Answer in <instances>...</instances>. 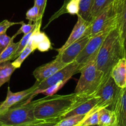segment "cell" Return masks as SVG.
<instances>
[{"mask_svg": "<svg viewBox=\"0 0 126 126\" xmlns=\"http://www.w3.org/2000/svg\"><path fill=\"white\" fill-rule=\"evenodd\" d=\"M94 2V0H80L79 2V11L77 17L91 22V16Z\"/></svg>", "mask_w": 126, "mask_h": 126, "instance_id": "obj_17", "label": "cell"}, {"mask_svg": "<svg viewBox=\"0 0 126 126\" xmlns=\"http://www.w3.org/2000/svg\"><path fill=\"white\" fill-rule=\"evenodd\" d=\"M51 49H53L51 42L50 40L49 39L48 37L43 40L37 46V49H38L41 52L48 51Z\"/></svg>", "mask_w": 126, "mask_h": 126, "instance_id": "obj_32", "label": "cell"}, {"mask_svg": "<svg viewBox=\"0 0 126 126\" xmlns=\"http://www.w3.org/2000/svg\"><path fill=\"white\" fill-rule=\"evenodd\" d=\"M123 46H124V49L125 58H126V35L123 39Z\"/></svg>", "mask_w": 126, "mask_h": 126, "instance_id": "obj_35", "label": "cell"}, {"mask_svg": "<svg viewBox=\"0 0 126 126\" xmlns=\"http://www.w3.org/2000/svg\"><path fill=\"white\" fill-rule=\"evenodd\" d=\"M99 126H116L115 112L108 108H103L99 111Z\"/></svg>", "mask_w": 126, "mask_h": 126, "instance_id": "obj_16", "label": "cell"}, {"mask_svg": "<svg viewBox=\"0 0 126 126\" xmlns=\"http://www.w3.org/2000/svg\"><path fill=\"white\" fill-rule=\"evenodd\" d=\"M16 69V68L10 61L0 64V88L4 83L9 82Z\"/></svg>", "mask_w": 126, "mask_h": 126, "instance_id": "obj_18", "label": "cell"}, {"mask_svg": "<svg viewBox=\"0 0 126 126\" xmlns=\"http://www.w3.org/2000/svg\"><path fill=\"white\" fill-rule=\"evenodd\" d=\"M18 47L17 43H14V40L11 42L8 47L0 54V64L11 60L13 54Z\"/></svg>", "mask_w": 126, "mask_h": 126, "instance_id": "obj_22", "label": "cell"}, {"mask_svg": "<svg viewBox=\"0 0 126 126\" xmlns=\"http://www.w3.org/2000/svg\"><path fill=\"white\" fill-rule=\"evenodd\" d=\"M46 4H47V0H34V5L38 7L39 9L40 14L42 17H43V16Z\"/></svg>", "mask_w": 126, "mask_h": 126, "instance_id": "obj_34", "label": "cell"}, {"mask_svg": "<svg viewBox=\"0 0 126 126\" xmlns=\"http://www.w3.org/2000/svg\"><path fill=\"white\" fill-rule=\"evenodd\" d=\"M66 82H67L66 81L61 82H59V83H56V84L55 85H53L52 86H50V87L46 88V89H44L43 90H41L40 91V92H38V93H37V94H39V93H43V94H46L47 96L53 95V94H55L59 90H60L63 86L64 85V84Z\"/></svg>", "mask_w": 126, "mask_h": 126, "instance_id": "obj_28", "label": "cell"}, {"mask_svg": "<svg viewBox=\"0 0 126 126\" xmlns=\"http://www.w3.org/2000/svg\"><path fill=\"white\" fill-rule=\"evenodd\" d=\"M35 49H37L35 47L33 46V45L32 44L31 41L29 40L27 45L26 47H25V48L22 51L19 56L17 57V58L14 59V61L12 63L13 66H14L16 69L20 68V67L21 66L23 62L25 60V59H26L32 52L34 51Z\"/></svg>", "mask_w": 126, "mask_h": 126, "instance_id": "obj_19", "label": "cell"}, {"mask_svg": "<svg viewBox=\"0 0 126 126\" xmlns=\"http://www.w3.org/2000/svg\"><path fill=\"white\" fill-rule=\"evenodd\" d=\"M113 111L116 117V126H126V88L120 91Z\"/></svg>", "mask_w": 126, "mask_h": 126, "instance_id": "obj_14", "label": "cell"}, {"mask_svg": "<svg viewBox=\"0 0 126 126\" xmlns=\"http://www.w3.org/2000/svg\"><path fill=\"white\" fill-rule=\"evenodd\" d=\"M85 98L74 92L69 94H53L37 100L35 117L38 121L61 120Z\"/></svg>", "mask_w": 126, "mask_h": 126, "instance_id": "obj_1", "label": "cell"}, {"mask_svg": "<svg viewBox=\"0 0 126 126\" xmlns=\"http://www.w3.org/2000/svg\"><path fill=\"white\" fill-rule=\"evenodd\" d=\"M100 99L94 96L85 98L83 101L76 105L74 108L67 112L63 118L76 115H87L93 110L98 111L99 110L96 108V106L98 105Z\"/></svg>", "mask_w": 126, "mask_h": 126, "instance_id": "obj_13", "label": "cell"}, {"mask_svg": "<svg viewBox=\"0 0 126 126\" xmlns=\"http://www.w3.org/2000/svg\"><path fill=\"white\" fill-rule=\"evenodd\" d=\"M100 111V110H99ZM99 111H92L87 115L85 119L79 126H88L98 125Z\"/></svg>", "mask_w": 126, "mask_h": 126, "instance_id": "obj_24", "label": "cell"}, {"mask_svg": "<svg viewBox=\"0 0 126 126\" xmlns=\"http://www.w3.org/2000/svg\"><path fill=\"white\" fill-rule=\"evenodd\" d=\"M124 0H115L91 22L90 37L118 25L119 17Z\"/></svg>", "mask_w": 126, "mask_h": 126, "instance_id": "obj_5", "label": "cell"}, {"mask_svg": "<svg viewBox=\"0 0 126 126\" xmlns=\"http://www.w3.org/2000/svg\"><path fill=\"white\" fill-rule=\"evenodd\" d=\"M36 25H37V22L34 23V24H32L30 23L29 24H25V23H23L22 24L21 27L19 29V30L16 33V35H17L19 34H21V33H24V35H26L27 33H29V32H30L31 31L33 30V29L35 28Z\"/></svg>", "mask_w": 126, "mask_h": 126, "instance_id": "obj_30", "label": "cell"}, {"mask_svg": "<svg viewBox=\"0 0 126 126\" xmlns=\"http://www.w3.org/2000/svg\"><path fill=\"white\" fill-rule=\"evenodd\" d=\"M78 72H80L79 66L75 61L66 65L64 67L58 71L47 80L39 83L37 90L33 93V96H36L38 92L46 89L50 86L61 82H67L72 76Z\"/></svg>", "mask_w": 126, "mask_h": 126, "instance_id": "obj_8", "label": "cell"}, {"mask_svg": "<svg viewBox=\"0 0 126 126\" xmlns=\"http://www.w3.org/2000/svg\"><path fill=\"white\" fill-rule=\"evenodd\" d=\"M34 29H33L32 31L30 32H29V33H27V34L24 35L23 36L22 38V39L18 42V47L17 48L14 54H13V57H12L11 60H14V59H16V58H17V57L19 56L22 51L23 49L25 48V47L27 45L28 43H29V40H30V37H31L33 33Z\"/></svg>", "mask_w": 126, "mask_h": 126, "instance_id": "obj_25", "label": "cell"}, {"mask_svg": "<svg viewBox=\"0 0 126 126\" xmlns=\"http://www.w3.org/2000/svg\"><path fill=\"white\" fill-rule=\"evenodd\" d=\"M91 32V22L83 20L82 18L78 17V19L76 25L74 27L71 33L67 38V41L60 48L56 49L58 53H60L67 47L71 45L75 42L78 40L82 37L85 36H90Z\"/></svg>", "mask_w": 126, "mask_h": 126, "instance_id": "obj_11", "label": "cell"}, {"mask_svg": "<svg viewBox=\"0 0 126 126\" xmlns=\"http://www.w3.org/2000/svg\"><path fill=\"white\" fill-rule=\"evenodd\" d=\"M66 13L71 15H77L79 11V2L74 0H66L63 6Z\"/></svg>", "mask_w": 126, "mask_h": 126, "instance_id": "obj_26", "label": "cell"}, {"mask_svg": "<svg viewBox=\"0 0 126 126\" xmlns=\"http://www.w3.org/2000/svg\"><path fill=\"white\" fill-rule=\"evenodd\" d=\"M111 77L121 88H126V58L120 59L112 68Z\"/></svg>", "mask_w": 126, "mask_h": 126, "instance_id": "obj_15", "label": "cell"}, {"mask_svg": "<svg viewBox=\"0 0 126 126\" xmlns=\"http://www.w3.org/2000/svg\"><path fill=\"white\" fill-rule=\"evenodd\" d=\"M111 30H105L90 37L87 44L76 59L79 66L80 71L88 63L96 59L103 43Z\"/></svg>", "mask_w": 126, "mask_h": 126, "instance_id": "obj_6", "label": "cell"}, {"mask_svg": "<svg viewBox=\"0 0 126 126\" xmlns=\"http://www.w3.org/2000/svg\"><path fill=\"white\" fill-rule=\"evenodd\" d=\"M42 17H43L41 16L40 14L39 9L35 5L29 9L26 13V19L29 20V23L30 24L32 22L36 23L39 20H42Z\"/></svg>", "mask_w": 126, "mask_h": 126, "instance_id": "obj_27", "label": "cell"}, {"mask_svg": "<svg viewBox=\"0 0 126 126\" xmlns=\"http://www.w3.org/2000/svg\"><path fill=\"white\" fill-rule=\"evenodd\" d=\"M118 28L121 33L122 40L126 35V0L123 1L119 17Z\"/></svg>", "mask_w": 126, "mask_h": 126, "instance_id": "obj_23", "label": "cell"}, {"mask_svg": "<svg viewBox=\"0 0 126 126\" xmlns=\"http://www.w3.org/2000/svg\"><path fill=\"white\" fill-rule=\"evenodd\" d=\"M38 84L39 83L36 81L34 85L30 88L16 93H13L11 90L10 87H8L6 98L4 101L0 103V113L6 111L8 109L18 104L22 103L25 101H31L32 98L34 96L33 93L37 90Z\"/></svg>", "mask_w": 126, "mask_h": 126, "instance_id": "obj_9", "label": "cell"}, {"mask_svg": "<svg viewBox=\"0 0 126 126\" xmlns=\"http://www.w3.org/2000/svg\"><path fill=\"white\" fill-rule=\"evenodd\" d=\"M87 115H76L63 118L58 122L56 126H79Z\"/></svg>", "mask_w": 126, "mask_h": 126, "instance_id": "obj_21", "label": "cell"}, {"mask_svg": "<svg viewBox=\"0 0 126 126\" xmlns=\"http://www.w3.org/2000/svg\"><path fill=\"white\" fill-rule=\"evenodd\" d=\"M67 64L62 63L57 59H54L49 63L39 66L33 72V76L36 81L41 83L53 76L54 74L64 67Z\"/></svg>", "mask_w": 126, "mask_h": 126, "instance_id": "obj_12", "label": "cell"}, {"mask_svg": "<svg viewBox=\"0 0 126 126\" xmlns=\"http://www.w3.org/2000/svg\"><path fill=\"white\" fill-rule=\"evenodd\" d=\"M99 126L98 125H94V126Z\"/></svg>", "mask_w": 126, "mask_h": 126, "instance_id": "obj_37", "label": "cell"}, {"mask_svg": "<svg viewBox=\"0 0 126 126\" xmlns=\"http://www.w3.org/2000/svg\"><path fill=\"white\" fill-rule=\"evenodd\" d=\"M122 88L116 85L113 79L110 76L103 82L93 96L100 99V102L96 106L98 110L108 108L113 111L119 92Z\"/></svg>", "mask_w": 126, "mask_h": 126, "instance_id": "obj_7", "label": "cell"}, {"mask_svg": "<svg viewBox=\"0 0 126 126\" xmlns=\"http://www.w3.org/2000/svg\"><path fill=\"white\" fill-rule=\"evenodd\" d=\"M35 101L18 104L0 113V122L11 126H25L37 122L34 116Z\"/></svg>", "mask_w": 126, "mask_h": 126, "instance_id": "obj_4", "label": "cell"}, {"mask_svg": "<svg viewBox=\"0 0 126 126\" xmlns=\"http://www.w3.org/2000/svg\"><path fill=\"white\" fill-rule=\"evenodd\" d=\"M124 58L125 54L123 40L117 25L110 31L105 38L98 53L95 63L98 69L108 79L111 76L114 66Z\"/></svg>", "mask_w": 126, "mask_h": 126, "instance_id": "obj_2", "label": "cell"}, {"mask_svg": "<svg viewBox=\"0 0 126 126\" xmlns=\"http://www.w3.org/2000/svg\"><path fill=\"white\" fill-rule=\"evenodd\" d=\"M90 38V36L89 35L82 37L67 47L66 49L60 53H58L55 58L67 65L75 61L76 58L87 44Z\"/></svg>", "mask_w": 126, "mask_h": 126, "instance_id": "obj_10", "label": "cell"}, {"mask_svg": "<svg viewBox=\"0 0 126 126\" xmlns=\"http://www.w3.org/2000/svg\"><path fill=\"white\" fill-rule=\"evenodd\" d=\"M0 126H9V125L4 124L1 123V122H0Z\"/></svg>", "mask_w": 126, "mask_h": 126, "instance_id": "obj_36", "label": "cell"}, {"mask_svg": "<svg viewBox=\"0 0 126 126\" xmlns=\"http://www.w3.org/2000/svg\"><path fill=\"white\" fill-rule=\"evenodd\" d=\"M16 37V35H14L13 37H10L7 35L6 33H4L0 35V54L8 47L11 42L14 40Z\"/></svg>", "mask_w": 126, "mask_h": 126, "instance_id": "obj_29", "label": "cell"}, {"mask_svg": "<svg viewBox=\"0 0 126 126\" xmlns=\"http://www.w3.org/2000/svg\"><path fill=\"white\" fill-rule=\"evenodd\" d=\"M24 22H11L8 20H4L1 22H0V35L2 34L6 33V31L9 28L13 26L14 25L17 24H22Z\"/></svg>", "mask_w": 126, "mask_h": 126, "instance_id": "obj_31", "label": "cell"}, {"mask_svg": "<svg viewBox=\"0 0 126 126\" xmlns=\"http://www.w3.org/2000/svg\"></svg>", "mask_w": 126, "mask_h": 126, "instance_id": "obj_38", "label": "cell"}, {"mask_svg": "<svg viewBox=\"0 0 126 126\" xmlns=\"http://www.w3.org/2000/svg\"><path fill=\"white\" fill-rule=\"evenodd\" d=\"M114 1L115 0H94L91 16L92 22L94 18L101 14L103 11L111 5Z\"/></svg>", "mask_w": 126, "mask_h": 126, "instance_id": "obj_20", "label": "cell"}, {"mask_svg": "<svg viewBox=\"0 0 126 126\" xmlns=\"http://www.w3.org/2000/svg\"><path fill=\"white\" fill-rule=\"evenodd\" d=\"M56 126H57V125H56Z\"/></svg>", "mask_w": 126, "mask_h": 126, "instance_id": "obj_39", "label": "cell"}, {"mask_svg": "<svg viewBox=\"0 0 126 126\" xmlns=\"http://www.w3.org/2000/svg\"><path fill=\"white\" fill-rule=\"evenodd\" d=\"M80 77L75 88L74 93L82 96H93L100 86L108 78L98 69L95 60L85 66L80 71Z\"/></svg>", "mask_w": 126, "mask_h": 126, "instance_id": "obj_3", "label": "cell"}, {"mask_svg": "<svg viewBox=\"0 0 126 126\" xmlns=\"http://www.w3.org/2000/svg\"><path fill=\"white\" fill-rule=\"evenodd\" d=\"M59 119L51 120V121H38L31 124L25 126H56Z\"/></svg>", "mask_w": 126, "mask_h": 126, "instance_id": "obj_33", "label": "cell"}]
</instances>
